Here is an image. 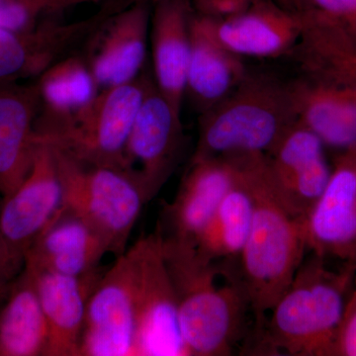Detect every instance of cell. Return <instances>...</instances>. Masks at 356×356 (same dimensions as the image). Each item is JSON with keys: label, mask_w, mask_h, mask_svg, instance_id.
<instances>
[{"label": "cell", "mask_w": 356, "mask_h": 356, "mask_svg": "<svg viewBox=\"0 0 356 356\" xmlns=\"http://www.w3.org/2000/svg\"><path fill=\"white\" fill-rule=\"evenodd\" d=\"M151 4L132 2L106 18L84 42L83 60L98 88L131 83L147 56Z\"/></svg>", "instance_id": "14"}, {"label": "cell", "mask_w": 356, "mask_h": 356, "mask_svg": "<svg viewBox=\"0 0 356 356\" xmlns=\"http://www.w3.org/2000/svg\"><path fill=\"white\" fill-rule=\"evenodd\" d=\"M297 121L288 81L248 72L231 95L201 115L191 161L268 154Z\"/></svg>", "instance_id": "4"}, {"label": "cell", "mask_w": 356, "mask_h": 356, "mask_svg": "<svg viewBox=\"0 0 356 356\" xmlns=\"http://www.w3.org/2000/svg\"><path fill=\"white\" fill-rule=\"evenodd\" d=\"M136 325V264L129 248L89 295L79 356H135Z\"/></svg>", "instance_id": "10"}, {"label": "cell", "mask_w": 356, "mask_h": 356, "mask_svg": "<svg viewBox=\"0 0 356 356\" xmlns=\"http://www.w3.org/2000/svg\"><path fill=\"white\" fill-rule=\"evenodd\" d=\"M191 42L185 95L202 115L231 95L248 70L242 58L218 41L208 16L194 13Z\"/></svg>", "instance_id": "20"}, {"label": "cell", "mask_w": 356, "mask_h": 356, "mask_svg": "<svg viewBox=\"0 0 356 356\" xmlns=\"http://www.w3.org/2000/svg\"><path fill=\"white\" fill-rule=\"evenodd\" d=\"M236 165L232 158L191 161L177 196L165 205L163 238L196 248L200 236L235 184Z\"/></svg>", "instance_id": "15"}, {"label": "cell", "mask_w": 356, "mask_h": 356, "mask_svg": "<svg viewBox=\"0 0 356 356\" xmlns=\"http://www.w3.org/2000/svg\"><path fill=\"white\" fill-rule=\"evenodd\" d=\"M109 254L100 236L65 207L25 255L24 264L64 275L84 277L99 271Z\"/></svg>", "instance_id": "21"}, {"label": "cell", "mask_w": 356, "mask_h": 356, "mask_svg": "<svg viewBox=\"0 0 356 356\" xmlns=\"http://www.w3.org/2000/svg\"><path fill=\"white\" fill-rule=\"evenodd\" d=\"M22 269L23 266L14 261L9 254L0 234V296L6 294L9 285L17 277Z\"/></svg>", "instance_id": "30"}, {"label": "cell", "mask_w": 356, "mask_h": 356, "mask_svg": "<svg viewBox=\"0 0 356 356\" xmlns=\"http://www.w3.org/2000/svg\"><path fill=\"white\" fill-rule=\"evenodd\" d=\"M209 19L220 44L242 58H278L301 42L302 23L289 0H259L243 13Z\"/></svg>", "instance_id": "16"}, {"label": "cell", "mask_w": 356, "mask_h": 356, "mask_svg": "<svg viewBox=\"0 0 356 356\" xmlns=\"http://www.w3.org/2000/svg\"><path fill=\"white\" fill-rule=\"evenodd\" d=\"M161 238L188 355H231L250 312L238 273L227 266L226 281L219 285L222 268L216 261L204 259L196 248Z\"/></svg>", "instance_id": "2"}, {"label": "cell", "mask_w": 356, "mask_h": 356, "mask_svg": "<svg viewBox=\"0 0 356 356\" xmlns=\"http://www.w3.org/2000/svg\"><path fill=\"white\" fill-rule=\"evenodd\" d=\"M355 77L356 79V70H355Z\"/></svg>", "instance_id": "32"}, {"label": "cell", "mask_w": 356, "mask_h": 356, "mask_svg": "<svg viewBox=\"0 0 356 356\" xmlns=\"http://www.w3.org/2000/svg\"><path fill=\"white\" fill-rule=\"evenodd\" d=\"M41 110L36 130L53 127L88 104L99 88L83 57L69 55L38 77Z\"/></svg>", "instance_id": "25"}, {"label": "cell", "mask_w": 356, "mask_h": 356, "mask_svg": "<svg viewBox=\"0 0 356 356\" xmlns=\"http://www.w3.org/2000/svg\"><path fill=\"white\" fill-rule=\"evenodd\" d=\"M136 264L135 356H189L159 228L131 248Z\"/></svg>", "instance_id": "7"}, {"label": "cell", "mask_w": 356, "mask_h": 356, "mask_svg": "<svg viewBox=\"0 0 356 356\" xmlns=\"http://www.w3.org/2000/svg\"><path fill=\"white\" fill-rule=\"evenodd\" d=\"M299 76L288 81L300 123L327 147H356V81L321 65L302 62Z\"/></svg>", "instance_id": "12"}, {"label": "cell", "mask_w": 356, "mask_h": 356, "mask_svg": "<svg viewBox=\"0 0 356 356\" xmlns=\"http://www.w3.org/2000/svg\"><path fill=\"white\" fill-rule=\"evenodd\" d=\"M24 267L31 273L48 325L46 356H79L89 295L103 273L74 277L27 264Z\"/></svg>", "instance_id": "17"}, {"label": "cell", "mask_w": 356, "mask_h": 356, "mask_svg": "<svg viewBox=\"0 0 356 356\" xmlns=\"http://www.w3.org/2000/svg\"><path fill=\"white\" fill-rule=\"evenodd\" d=\"M0 308V356H46L48 325L31 273L23 266Z\"/></svg>", "instance_id": "24"}, {"label": "cell", "mask_w": 356, "mask_h": 356, "mask_svg": "<svg viewBox=\"0 0 356 356\" xmlns=\"http://www.w3.org/2000/svg\"><path fill=\"white\" fill-rule=\"evenodd\" d=\"M316 134L297 121L264 161V177L290 216L303 220L324 193L332 168Z\"/></svg>", "instance_id": "11"}, {"label": "cell", "mask_w": 356, "mask_h": 356, "mask_svg": "<svg viewBox=\"0 0 356 356\" xmlns=\"http://www.w3.org/2000/svg\"><path fill=\"white\" fill-rule=\"evenodd\" d=\"M159 0H132V2H145V3L156 4Z\"/></svg>", "instance_id": "31"}, {"label": "cell", "mask_w": 356, "mask_h": 356, "mask_svg": "<svg viewBox=\"0 0 356 356\" xmlns=\"http://www.w3.org/2000/svg\"><path fill=\"white\" fill-rule=\"evenodd\" d=\"M38 8L35 0H0V27L26 31L36 24Z\"/></svg>", "instance_id": "27"}, {"label": "cell", "mask_w": 356, "mask_h": 356, "mask_svg": "<svg viewBox=\"0 0 356 356\" xmlns=\"http://www.w3.org/2000/svg\"><path fill=\"white\" fill-rule=\"evenodd\" d=\"M181 114L147 76L144 99L134 121L124 154V168L152 200L166 184L184 149Z\"/></svg>", "instance_id": "9"}, {"label": "cell", "mask_w": 356, "mask_h": 356, "mask_svg": "<svg viewBox=\"0 0 356 356\" xmlns=\"http://www.w3.org/2000/svg\"><path fill=\"white\" fill-rule=\"evenodd\" d=\"M197 13L209 17L226 18L252 6L259 0H192Z\"/></svg>", "instance_id": "29"}, {"label": "cell", "mask_w": 356, "mask_h": 356, "mask_svg": "<svg viewBox=\"0 0 356 356\" xmlns=\"http://www.w3.org/2000/svg\"><path fill=\"white\" fill-rule=\"evenodd\" d=\"M299 222L307 250L356 266V147L339 154L324 193Z\"/></svg>", "instance_id": "13"}, {"label": "cell", "mask_w": 356, "mask_h": 356, "mask_svg": "<svg viewBox=\"0 0 356 356\" xmlns=\"http://www.w3.org/2000/svg\"><path fill=\"white\" fill-rule=\"evenodd\" d=\"M149 74L131 83L100 89L83 109L53 127L36 131L79 163L124 168V154L134 121L144 99Z\"/></svg>", "instance_id": "6"}, {"label": "cell", "mask_w": 356, "mask_h": 356, "mask_svg": "<svg viewBox=\"0 0 356 356\" xmlns=\"http://www.w3.org/2000/svg\"><path fill=\"white\" fill-rule=\"evenodd\" d=\"M240 156L255 198L252 229L238 259V276L254 316V339L294 280L305 259L307 245L298 220L283 209L267 187L264 177L266 154Z\"/></svg>", "instance_id": "3"}, {"label": "cell", "mask_w": 356, "mask_h": 356, "mask_svg": "<svg viewBox=\"0 0 356 356\" xmlns=\"http://www.w3.org/2000/svg\"><path fill=\"white\" fill-rule=\"evenodd\" d=\"M151 18L154 83L181 114L191 58L192 0H159Z\"/></svg>", "instance_id": "19"}, {"label": "cell", "mask_w": 356, "mask_h": 356, "mask_svg": "<svg viewBox=\"0 0 356 356\" xmlns=\"http://www.w3.org/2000/svg\"><path fill=\"white\" fill-rule=\"evenodd\" d=\"M302 23L299 56L315 62L356 57V0H289Z\"/></svg>", "instance_id": "22"}, {"label": "cell", "mask_w": 356, "mask_h": 356, "mask_svg": "<svg viewBox=\"0 0 356 356\" xmlns=\"http://www.w3.org/2000/svg\"><path fill=\"white\" fill-rule=\"evenodd\" d=\"M229 158L236 165L235 184L222 199L196 245L198 254L210 261L238 259L254 222V193L243 159L240 156Z\"/></svg>", "instance_id": "23"}, {"label": "cell", "mask_w": 356, "mask_h": 356, "mask_svg": "<svg viewBox=\"0 0 356 356\" xmlns=\"http://www.w3.org/2000/svg\"><path fill=\"white\" fill-rule=\"evenodd\" d=\"M332 356H356V278L337 327Z\"/></svg>", "instance_id": "28"}, {"label": "cell", "mask_w": 356, "mask_h": 356, "mask_svg": "<svg viewBox=\"0 0 356 356\" xmlns=\"http://www.w3.org/2000/svg\"><path fill=\"white\" fill-rule=\"evenodd\" d=\"M41 110L37 83L0 86V195L6 198L31 170Z\"/></svg>", "instance_id": "18"}, {"label": "cell", "mask_w": 356, "mask_h": 356, "mask_svg": "<svg viewBox=\"0 0 356 356\" xmlns=\"http://www.w3.org/2000/svg\"><path fill=\"white\" fill-rule=\"evenodd\" d=\"M51 60L50 40L42 30L13 31L0 27V86L38 77Z\"/></svg>", "instance_id": "26"}, {"label": "cell", "mask_w": 356, "mask_h": 356, "mask_svg": "<svg viewBox=\"0 0 356 356\" xmlns=\"http://www.w3.org/2000/svg\"><path fill=\"white\" fill-rule=\"evenodd\" d=\"M356 278V266L339 270L311 252L269 312L248 350L257 355L332 356L337 327Z\"/></svg>", "instance_id": "1"}, {"label": "cell", "mask_w": 356, "mask_h": 356, "mask_svg": "<svg viewBox=\"0 0 356 356\" xmlns=\"http://www.w3.org/2000/svg\"><path fill=\"white\" fill-rule=\"evenodd\" d=\"M0 208V234L14 261L24 266L33 243L65 209L55 147L37 139L31 170Z\"/></svg>", "instance_id": "8"}, {"label": "cell", "mask_w": 356, "mask_h": 356, "mask_svg": "<svg viewBox=\"0 0 356 356\" xmlns=\"http://www.w3.org/2000/svg\"><path fill=\"white\" fill-rule=\"evenodd\" d=\"M54 147L64 184L65 207L95 229L109 254H125L134 227L149 202L144 187L122 168L83 165Z\"/></svg>", "instance_id": "5"}]
</instances>
